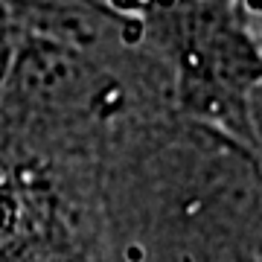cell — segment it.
<instances>
[{"label":"cell","mask_w":262,"mask_h":262,"mask_svg":"<svg viewBox=\"0 0 262 262\" xmlns=\"http://www.w3.org/2000/svg\"><path fill=\"white\" fill-rule=\"evenodd\" d=\"M181 262H192V259H189V256H184V259H181Z\"/></svg>","instance_id":"10"},{"label":"cell","mask_w":262,"mask_h":262,"mask_svg":"<svg viewBox=\"0 0 262 262\" xmlns=\"http://www.w3.org/2000/svg\"><path fill=\"white\" fill-rule=\"evenodd\" d=\"M198 210H201V201H189V204H187V213L189 215H195Z\"/></svg>","instance_id":"5"},{"label":"cell","mask_w":262,"mask_h":262,"mask_svg":"<svg viewBox=\"0 0 262 262\" xmlns=\"http://www.w3.org/2000/svg\"><path fill=\"white\" fill-rule=\"evenodd\" d=\"M117 9H125V12H134L137 9V0H111Z\"/></svg>","instance_id":"3"},{"label":"cell","mask_w":262,"mask_h":262,"mask_svg":"<svg viewBox=\"0 0 262 262\" xmlns=\"http://www.w3.org/2000/svg\"><path fill=\"white\" fill-rule=\"evenodd\" d=\"M151 3H158V6H163V9H172L178 0H151Z\"/></svg>","instance_id":"6"},{"label":"cell","mask_w":262,"mask_h":262,"mask_svg":"<svg viewBox=\"0 0 262 262\" xmlns=\"http://www.w3.org/2000/svg\"><path fill=\"white\" fill-rule=\"evenodd\" d=\"M122 44H128V47H134V44H140L143 35H146V24H143L137 15H131L125 24H122Z\"/></svg>","instance_id":"1"},{"label":"cell","mask_w":262,"mask_h":262,"mask_svg":"<svg viewBox=\"0 0 262 262\" xmlns=\"http://www.w3.org/2000/svg\"><path fill=\"white\" fill-rule=\"evenodd\" d=\"M0 184H6V169H0Z\"/></svg>","instance_id":"8"},{"label":"cell","mask_w":262,"mask_h":262,"mask_svg":"<svg viewBox=\"0 0 262 262\" xmlns=\"http://www.w3.org/2000/svg\"><path fill=\"white\" fill-rule=\"evenodd\" d=\"M248 6H251V9H259V12H262V0H248Z\"/></svg>","instance_id":"7"},{"label":"cell","mask_w":262,"mask_h":262,"mask_svg":"<svg viewBox=\"0 0 262 262\" xmlns=\"http://www.w3.org/2000/svg\"><path fill=\"white\" fill-rule=\"evenodd\" d=\"M125 259L128 262H143L146 259V248H143V245H128V248H125Z\"/></svg>","instance_id":"2"},{"label":"cell","mask_w":262,"mask_h":262,"mask_svg":"<svg viewBox=\"0 0 262 262\" xmlns=\"http://www.w3.org/2000/svg\"><path fill=\"white\" fill-rule=\"evenodd\" d=\"M184 61H187L189 67H198V64H201V56H198V53H187V56H184Z\"/></svg>","instance_id":"4"},{"label":"cell","mask_w":262,"mask_h":262,"mask_svg":"<svg viewBox=\"0 0 262 262\" xmlns=\"http://www.w3.org/2000/svg\"><path fill=\"white\" fill-rule=\"evenodd\" d=\"M151 0H137V6H149Z\"/></svg>","instance_id":"9"}]
</instances>
